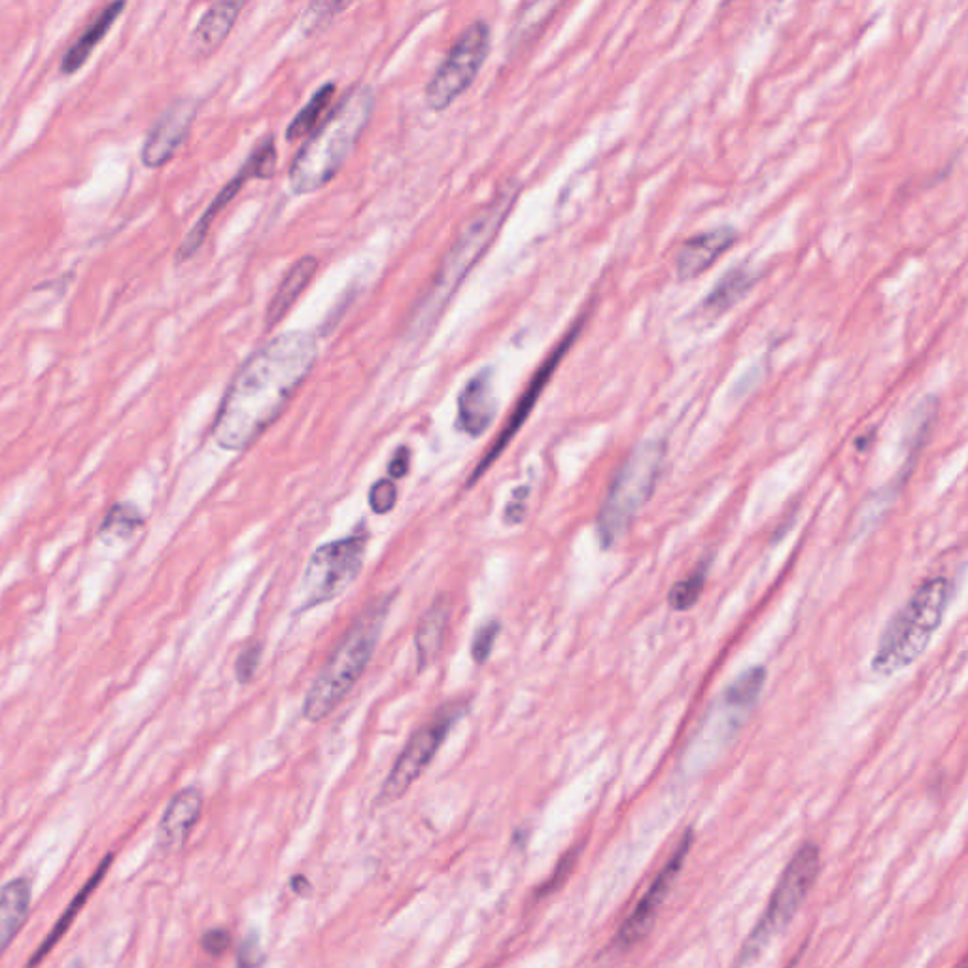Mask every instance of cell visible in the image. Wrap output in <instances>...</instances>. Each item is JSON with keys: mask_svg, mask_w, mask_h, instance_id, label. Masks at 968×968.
Segmentation results:
<instances>
[{"mask_svg": "<svg viewBox=\"0 0 968 968\" xmlns=\"http://www.w3.org/2000/svg\"><path fill=\"white\" fill-rule=\"evenodd\" d=\"M819 869H821V851L816 843L806 842L800 845L789 864L785 866L760 922L740 951L744 961H752L760 956V951L768 946L772 938L777 933H781L789 925L790 919L797 916L798 910L802 908V904L810 895L811 887L816 885Z\"/></svg>", "mask_w": 968, "mask_h": 968, "instance_id": "obj_7", "label": "cell"}, {"mask_svg": "<svg viewBox=\"0 0 968 968\" xmlns=\"http://www.w3.org/2000/svg\"><path fill=\"white\" fill-rule=\"evenodd\" d=\"M145 514L132 503L121 501L108 509L100 522L99 535L103 540H131L145 526Z\"/></svg>", "mask_w": 968, "mask_h": 968, "instance_id": "obj_27", "label": "cell"}, {"mask_svg": "<svg viewBox=\"0 0 968 968\" xmlns=\"http://www.w3.org/2000/svg\"><path fill=\"white\" fill-rule=\"evenodd\" d=\"M198 108L193 99H179L159 116L142 146V163L146 167L159 169L174 158L192 131Z\"/></svg>", "mask_w": 968, "mask_h": 968, "instance_id": "obj_14", "label": "cell"}, {"mask_svg": "<svg viewBox=\"0 0 968 968\" xmlns=\"http://www.w3.org/2000/svg\"><path fill=\"white\" fill-rule=\"evenodd\" d=\"M68 968H82V967H79L78 962H74L73 967H68Z\"/></svg>", "mask_w": 968, "mask_h": 968, "instance_id": "obj_38", "label": "cell"}, {"mask_svg": "<svg viewBox=\"0 0 968 968\" xmlns=\"http://www.w3.org/2000/svg\"><path fill=\"white\" fill-rule=\"evenodd\" d=\"M126 7V2H113V4L103 8L95 15V20L84 29V33L79 34L78 40L63 55L61 73L65 74V76H71V74L78 73L79 68L86 65L87 60L95 52V47L99 46L100 40L105 39L108 31L113 29L114 23L118 21Z\"/></svg>", "mask_w": 968, "mask_h": 968, "instance_id": "obj_20", "label": "cell"}, {"mask_svg": "<svg viewBox=\"0 0 968 968\" xmlns=\"http://www.w3.org/2000/svg\"><path fill=\"white\" fill-rule=\"evenodd\" d=\"M275 172H277V148H275V140L267 137V139L262 140V142L256 146V150L252 152L251 158L244 161V166L241 167L237 174H235V177L222 188V192L217 193L216 198L212 199V203L209 204V209L203 212V216L199 217L195 225H193L192 231L185 235L184 241L180 244L179 252H177V262L180 264V262L192 259L193 254L203 246L204 238L209 235V231H211L212 224H214L217 214L224 211L225 206H227L233 199L237 198L238 192L243 190L248 180H269L275 177Z\"/></svg>", "mask_w": 968, "mask_h": 968, "instance_id": "obj_11", "label": "cell"}, {"mask_svg": "<svg viewBox=\"0 0 968 968\" xmlns=\"http://www.w3.org/2000/svg\"><path fill=\"white\" fill-rule=\"evenodd\" d=\"M766 670L760 666H753L749 670H745L742 676L734 679L731 685L726 687L721 702L731 705L734 710L745 713L757 704L758 696L765 687Z\"/></svg>", "mask_w": 968, "mask_h": 968, "instance_id": "obj_26", "label": "cell"}, {"mask_svg": "<svg viewBox=\"0 0 968 968\" xmlns=\"http://www.w3.org/2000/svg\"><path fill=\"white\" fill-rule=\"evenodd\" d=\"M318 265L320 264L315 256H304L296 265H291V269L284 275L283 283L275 291V296L267 307V312H265L267 330L275 328L290 312L294 304L307 290L310 280L317 275Z\"/></svg>", "mask_w": 968, "mask_h": 968, "instance_id": "obj_21", "label": "cell"}, {"mask_svg": "<svg viewBox=\"0 0 968 968\" xmlns=\"http://www.w3.org/2000/svg\"><path fill=\"white\" fill-rule=\"evenodd\" d=\"M514 201H517V190L513 185H506L487 206L475 212L474 216L461 225L455 243L450 244V248L443 257L428 294L424 296L415 317L411 320L413 333H421L439 318L450 297L455 296L460 284L487 254L496 235L500 233L506 217L509 216V211L513 209Z\"/></svg>", "mask_w": 968, "mask_h": 968, "instance_id": "obj_3", "label": "cell"}, {"mask_svg": "<svg viewBox=\"0 0 968 968\" xmlns=\"http://www.w3.org/2000/svg\"><path fill=\"white\" fill-rule=\"evenodd\" d=\"M397 501V488L389 479L376 481L370 490V506L375 514H386L394 509Z\"/></svg>", "mask_w": 968, "mask_h": 968, "instance_id": "obj_31", "label": "cell"}, {"mask_svg": "<svg viewBox=\"0 0 968 968\" xmlns=\"http://www.w3.org/2000/svg\"><path fill=\"white\" fill-rule=\"evenodd\" d=\"M373 108L375 93L370 86L350 87L344 93L343 99L310 132L309 139L305 140L291 161L288 179L294 193L307 195L318 192L336 179L365 127L370 126Z\"/></svg>", "mask_w": 968, "mask_h": 968, "instance_id": "obj_2", "label": "cell"}, {"mask_svg": "<svg viewBox=\"0 0 968 968\" xmlns=\"http://www.w3.org/2000/svg\"><path fill=\"white\" fill-rule=\"evenodd\" d=\"M243 2H216L212 4L203 18L199 20L198 26L193 29L192 44L193 55L195 57H209L216 52L217 47L224 44V40L230 36L231 29L237 23L238 13L243 10Z\"/></svg>", "mask_w": 968, "mask_h": 968, "instance_id": "obj_18", "label": "cell"}, {"mask_svg": "<svg viewBox=\"0 0 968 968\" xmlns=\"http://www.w3.org/2000/svg\"><path fill=\"white\" fill-rule=\"evenodd\" d=\"M336 84H323L312 95V99L301 108V113L291 119L288 131H286V139H304V137L315 131L322 124V119L326 118V113L330 110L331 103L336 99Z\"/></svg>", "mask_w": 968, "mask_h": 968, "instance_id": "obj_25", "label": "cell"}, {"mask_svg": "<svg viewBox=\"0 0 968 968\" xmlns=\"http://www.w3.org/2000/svg\"><path fill=\"white\" fill-rule=\"evenodd\" d=\"M390 598L375 599L352 623L312 681L304 702V717L320 723L336 712L357 685L375 652L376 641L389 617Z\"/></svg>", "mask_w": 968, "mask_h": 968, "instance_id": "obj_4", "label": "cell"}, {"mask_svg": "<svg viewBox=\"0 0 968 968\" xmlns=\"http://www.w3.org/2000/svg\"><path fill=\"white\" fill-rule=\"evenodd\" d=\"M692 838L694 837H692V832L689 830L683 840L679 842L678 850L673 851L670 861L666 863L664 869L660 870L659 876L652 880L651 887L647 890L646 895L639 898V903L636 904L632 914L626 917V922L623 923V927H620L619 933L615 936V944L620 949L632 948L636 944L641 943L646 938L647 933L651 930L660 906H662L666 896L672 890L676 876H678L681 869H683V864H685L687 855H689V850H691Z\"/></svg>", "mask_w": 968, "mask_h": 968, "instance_id": "obj_12", "label": "cell"}, {"mask_svg": "<svg viewBox=\"0 0 968 968\" xmlns=\"http://www.w3.org/2000/svg\"><path fill=\"white\" fill-rule=\"evenodd\" d=\"M411 466V450L407 447L397 448V453L392 456L389 466V475L392 479H402L408 471Z\"/></svg>", "mask_w": 968, "mask_h": 968, "instance_id": "obj_35", "label": "cell"}, {"mask_svg": "<svg viewBox=\"0 0 968 968\" xmlns=\"http://www.w3.org/2000/svg\"><path fill=\"white\" fill-rule=\"evenodd\" d=\"M581 328H583V320H579V322L575 323L572 330L567 331V336L562 339V343L559 344V347L553 350V354L543 362L540 371L535 373L534 379L528 384L526 392L522 394L521 400L517 403L513 415H511L508 424H506V428L501 429L500 437L496 439L494 445L488 450L487 456L482 458L481 464L475 468L474 474H471V479H469L468 487H471L475 481H479L482 474H485V471L498 460V456L506 450L509 443L513 442L514 435H517V432L522 428V424L526 422L528 416L532 413V408L535 407V403L540 400L541 392L547 386L551 376H553L554 371L559 368V363L562 362V358L566 357L567 350H570V347L574 344L575 339L579 336Z\"/></svg>", "mask_w": 968, "mask_h": 968, "instance_id": "obj_13", "label": "cell"}, {"mask_svg": "<svg viewBox=\"0 0 968 968\" xmlns=\"http://www.w3.org/2000/svg\"><path fill=\"white\" fill-rule=\"evenodd\" d=\"M708 570L710 567L705 566V564L704 566L696 567L687 579L679 581V583L672 586L670 596H668V602H670L672 609H676V611H689V609L696 606V602H699L700 596L704 593Z\"/></svg>", "mask_w": 968, "mask_h": 968, "instance_id": "obj_28", "label": "cell"}, {"mask_svg": "<svg viewBox=\"0 0 968 968\" xmlns=\"http://www.w3.org/2000/svg\"><path fill=\"white\" fill-rule=\"evenodd\" d=\"M203 811V795L195 787L179 790L167 804L158 827V848L166 853L182 850Z\"/></svg>", "mask_w": 968, "mask_h": 968, "instance_id": "obj_15", "label": "cell"}, {"mask_svg": "<svg viewBox=\"0 0 968 968\" xmlns=\"http://www.w3.org/2000/svg\"><path fill=\"white\" fill-rule=\"evenodd\" d=\"M959 968H967V967H965V962H961V967H959Z\"/></svg>", "mask_w": 968, "mask_h": 968, "instance_id": "obj_39", "label": "cell"}, {"mask_svg": "<svg viewBox=\"0 0 968 968\" xmlns=\"http://www.w3.org/2000/svg\"><path fill=\"white\" fill-rule=\"evenodd\" d=\"M231 936L227 930L212 929L203 935V948L211 956H222L230 948Z\"/></svg>", "mask_w": 968, "mask_h": 968, "instance_id": "obj_33", "label": "cell"}, {"mask_svg": "<svg viewBox=\"0 0 968 968\" xmlns=\"http://www.w3.org/2000/svg\"><path fill=\"white\" fill-rule=\"evenodd\" d=\"M458 717H460V708L448 705V708H443L442 712L437 713L428 725L422 726L411 736L408 744L405 745V749L395 760L394 768L384 781L381 795H379V802H394L411 789V785L415 784L416 779L422 776V772L426 770L429 763L434 760L439 747L448 736L450 726L455 725Z\"/></svg>", "mask_w": 968, "mask_h": 968, "instance_id": "obj_10", "label": "cell"}, {"mask_svg": "<svg viewBox=\"0 0 968 968\" xmlns=\"http://www.w3.org/2000/svg\"><path fill=\"white\" fill-rule=\"evenodd\" d=\"M450 620V602L445 596L437 598L416 626L415 647L418 655V670L432 664L442 652Z\"/></svg>", "mask_w": 968, "mask_h": 968, "instance_id": "obj_22", "label": "cell"}, {"mask_svg": "<svg viewBox=\"0 0 968 968\" xmlns=\"http://www.w3.org/2000/svg\"><path fill=\"white\" fill-rule=\"evenodd\" d=\"M262 651H264V647L259 643H251V646L244 647L238 655L237 662H235V678L241 685H248L256 676L257 666L262 660Z\"/></svg>", "mask_w": 968, "mask_h": 968, "instance_id": "obj_30", "label": "cell"}, {"mask_svg": "<svg viewBox=\"0 0 968 968\" xmlns=\"http://www.w3.org/2000/svg\"><path fill=\"white\" fill-rule=\"evenodd\" d=\"M318 357L317 339L288 331L246 358L225 390L212 437L224 450H244L277 422L305 383Z\"/></svg>", "mask_w": 968, "mask_h": 968, "instance_id": "obj_1", "label": "cell"}, {"mask_svg": "<svg viewBox=\"0 0 968 968\" xmlns=\"http://www.w3.org/2000/svg\"><path fill=\"white\" fill-rule=\"evenodd\" d=\"M526 494V488H522V490L514 492L513 501H509L508 509H506V521H509V524H519L522 521V517H524V501L521 498Z\"/></svg>", "mask_w": 968, "mask_h": 968, "instance_id": "obj_36", "label": "cell"}, {"mask_svg": "<svg viewBox=\"0 0 968 968\" xmlns=\"http://www.w3.org/2000/svg\"><path fill=\"white\" fill-rule=\"evenodd\" d=\"M500 623L498 620H487L485 625L477 628L474 641H471V659L477 664H485L490 652L494 649L496 639L500 636Z\"/></svg>", "mask_w": 968, "mask_h": 968, "instance_id": "obj_29", "label": "cell"}, {"mask_svg": "<svg viewBox=\"0 0 968 968\" xmlns=\"http://www.w3.org/2000/svg\"><path fill=\"white\" fill-rule=\"evenodd\" d=\"M951 598V581L946 577L925 581L883 630L872 670L880 676H895L914 664L943 625Z\"/></svg>", "mask_w": 968, "mask_h": 968, "instance_id": "obj_5", "label": "cell"}, {"mask_svg": "<svg viewBox=\"0 0 968 968\" xmlns=\"http://www.w3.org/2000/svg\"><path fill=\"white\" fill-rule=\"evenodd\" d=\"M347 8H349V4H331V2H328V4H310L307 8V12H305V21H309V25H305L307 33H315L317 26H322L323 23L333 20L337 13L343 12Z\"/></svg>", "mask_w": 968, "mask_h": 968, "instance_id": "obj_32", "label": "cell"}, {"mask_svg": "<svg viewBox=\"0 0 968 968\" xmlns=\"http://www.w3.org/2000/svg\"><path fill=\"white\" fill-rule=\"evenodd\" d=\"M264 961V954H262V949H259V943H257V938H251L248 936V940L244 943L243 948H241V954H238V967L241 968H257Z\"/></svg>", "mask_w": 968, "mask_h": 968, "instance_id": "obj_34", "label": "cell"}, {"mask_svg": "<svg viewBox=\"0 0 968 968\" xmlns=\"http://www.w3.org/2000/svg\"><path fill=\"white\" fill-rule=\"evenodd\" d=\"M496 402L490 370H482L464 386L458 395V429L471 437L485 434L494 421Z\"/></svg>", "mask_w": 968, "mask_h": 968, "instance_id": "obj_16", "label": "cell"}, {"mask_svg": "<svg viewBox=\"0 0 968 968\" xmlns=\"http://www.w3.org/2000/svg\"><path fill=\"white\" fill-rule=\"evenodd\" d=\"M368 534H352L318 547L305 567L299 586V611L315 609L349 588L363 566Z\"/></svg>", "mask_w": 968, "mask_h": 968, "instance_id": "obj_8", "label": "cell"}, {"mask_svg": "<svg viewBox=\"0 0 968 968\" xmlns=\"http://www.w3.org/2000/svg\"><path fill=\"white\" fill-rule=\"evenodd\" d=\"M666 447L662 442H646L634 448L615 475L606 500L599 509L598 538L602 547L609 549L623 538L639 511L646 508L657 488Z\"/></svg>", "mask_w": 968, "mask_h": 968, "instance_id": "obj_6", "label": "cell"}, {"mask_svg": "<svg viewBox=\"0 0 968 968\" xmlns=\"http://www.w3.org/2000/svg\"><path fill=\"white\" fill-rule=\"evenodd\" d=\"M755 280L757 277L753 275V270L744 269V267L732 269L719 280L715 290L705 297V310H710L713 315L725 312L726 309H731L732 305L738 304L747 291L752 290Z\"/></svg>", "mask_w": 968, "mask_h": 968, "instance_id": "obj_24", "label": "cell"}, {"mask_svg": "<svg viewBox=\"0 0 968 968\" xmlns=\"http://www.w3.org/2000/svg\"><path fill=\"white\" fill-rule=\"evenodd\" d=\"M291 885H294L296 893H304V891H307L310 887L309 882H307L304 876H294Z\"/></svg>", "mask_w": 968, "mask_h": 968, "instance_id": "obj_37", "label": "cell"}, {"mask_svg": "<svg viewBox=\"0 0 968 968\" xmlns=\"http://www.w3.org/2000/svg\"><path fill=\"white\" fill-rule=\"evenodd\" d=\"M490 52V26L487 21H474L456 39L447 57L437 68L426 87V105L442 113L447 110L460 95L468 92Z\"/></svg>", "mask_w": 968, "mask_h": 968, "instance_id": "obj_9", "label": "cell"}, {"mask_svg": "<svg viewBox=\"0 0 968 968\" xmlns=\"http://www.w3.org/2000/svg\"><path fill=\"white\" fill-rule=\"evenodd\" d=\"M31 912V883L15 877L0 887V956L20 935Z\"/></svg>", "mask_w": 968, "mask_h": 968, "instance_id": "obj_19", "label": "cell"}, {"mask_svg": "<svg viewBox=\"0 0 968 968\" xmlns=\"http://www.w3.org/2000/svg\"><path fill=\"white\" fill-rule=\"evenodd\" d=\"M736 237L738 233L732 227H719L700 233L696 237L687 238L676 256L679 277L692 278L702 275L731 248L732 244L736 243Z\"/></svg>", "mask_w": 968, "mask_h": 968, "instance_id": "obj_17", "label": "cell"}, {"mask_svg": "<svg viewBox=\"0 0 968 968\" xmlns=\"http://www.w3.org/2000/svg\"><path fill=\"white\" fill-rule=\"evenodd\" d=\"M110 864H113V855H106L105 859L100 861L97 870H95V874L89 877V882H87L86 885L82 887V891H79V893H76L73 903L66 906L65 912H63V916L57 919V923H55V927H53L52 933L47 935L46 940L42 943L39 951L34 954L33 961H29V968L36 967V965H39V962L42 961V959H44V957H46L50 951H52L53 946L60 943L61 938L65 936L66 930H68V927L73 925L74 919H76V916H78L79 910L84 908V904L89 901V896L93 895V891L99 887V883L103 882V877L106 876V872H108V869H110Z\"/></svg>", "mask_w": 968, "mask_h": 968, "instance_id": "obj_23", "label": "cell"}]
</instances>
